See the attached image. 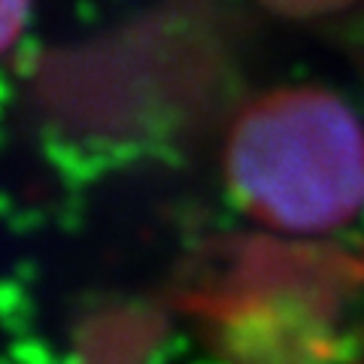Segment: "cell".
Masks as SVG:
<instances>
[{"instance_id": "obj_1", "label": "cell", "mask_w": 364, "mask_h": 364, "mask_svg": "<svg viewBox=\"0 0 364 364\" xmlns=\"http://www.w3.org/2000/svg\"><path fill=\"white\" fill-rule=\"evenodd\" d=\"M222 167L237 207L286 234L334 231L364 210V128L322 88H277L246 104Z\"/></svg>"}, {"instance_id": "obj_2", "label": "cell", "mask_w": 364, "mask_h": 364, "mask_svg": "<svg viewBox=\"0 0 364 364\" xmlns=\"http://www.w3.org/2000/svg\"><path fill=\"white\" fill-rule=\"evenodd\" d=\"M31 0H0V58L13 49L28 25Z\"/></svg>"}]
</instances>
